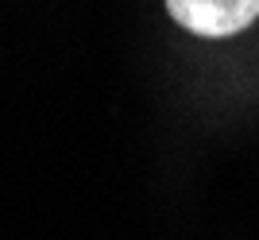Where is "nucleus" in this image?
Segmentation results:
<instances>
[{"label":"nucleus","mask_w":259,"mask_h":240,"mask_svg":"<svg viewBox=\"0 0 259 240\" xmlns=\"http://www.w3.org/2000/svg\"><path fill=\"white\" fill-rule=\"evenodd\" d=\"M170 16L194 35L225 39V35L244 31L259 16V0H166Z\"/></svg>","instance_id":"f257e3e1"}]
</instances>
